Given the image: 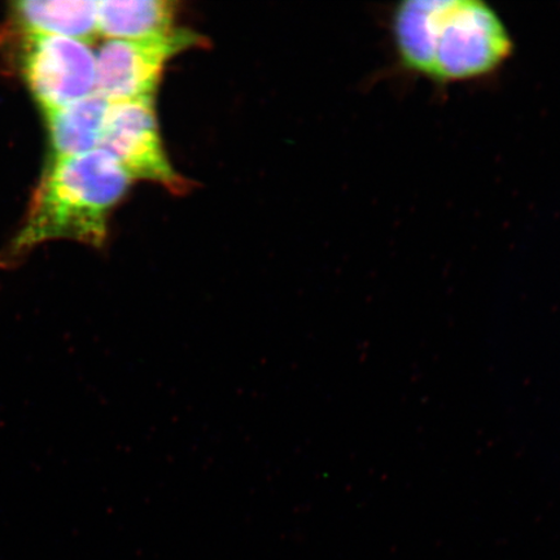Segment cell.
Wrapping results in <instances>:
<instances>
[{
  "mask_svg": "<svg viewBox=\"0 0 560 560\" xmlns=\"http://www.w3.org/2000/svg\"><path fill=\"white\" fill-rule=\"evenodd\" d=\"M388 21L398 65L440 86L486 80L515 51L506 21L482 0H404Z\"/></svg>",
  "mask_w": 560,
  "mask_h": 560,
  "instance_id": "1",
  "label": "cell"
},
{
  "mask_svg": "<svg viewBox=\"0 0 560 560\" xmlns=\"http://www.w3.org/2000/svg\"><path fill=\"white\" fill-rule=\"evenodd\" d=\"M131 180L124 166L102 149L54 159L3 262L11 264L34 245L52 240L102 248L108 217L128 192Z\"/></svg>",
  "mask_w": 560,
  "mask_h": 560,
  "instance_id": "2",
  "label": "cell"
},
{
  "mask_svg": "<svg viewBox=\"0 0 560 560\" xmlns=\"http://www.w3.org/2000/svg\"><path fill=\"white\" fill-rule=\"evenodd\" d=\"M206 45L201 35L185 30L139 39H110L96 56L95 93L110 104L153 97L167 61Z\"/></svg>",
  "mask_w": 560,
  "mask_h": 560,
  "instance_id": "3",
  "label": "cell"
},
{
  "mask_svg": "<svg viewBox=\"0 0 560 560\" xmlns=\"http://www.w3.org/2000/svg\"><path fill=\"white\" fill-rule=\"evenodd\" d=\"M100 145L131 178L153 182L174 195L190 190V182L174 170L166 156L153 97L112 103Z\"/></svg>",
  "mask_w": 560,
  "mask_h": 560,
  "instance_id": "4",
  "label": "cell"
},
{
  "mask_svg": "<svg viewBox=\"0 0 560 560\" xmlns=\"http://www.w3.org/2000/svg\"><path fill=\"white\" fill-rule=\"evenodd\" d=\"M23 70L45 114L79 102L95 90L96 58L86 42L79 39L27 34Z\"/></svg>",
  "mask_w": 560,
  "mask_h": 560,
  "instance_id": "5",
  "label": "cell"
},
{
  "mask_svg": "<svg viewBox=\"0 0 560 560\" xmlns=\"http://www.w3.org/2000/svg\"><path fill=\"white\" fill-rule=\"evenodd\" d=\"M110 103L91 94L67 107L47 112L54 159L82 155L101 144Z\"/></svg>",
  "mask_w": 560,
  "mask_h": 560,
  "instance_id": "6",
  "label": "cell"
},
{
  "mask_svg": "<svg viewBox=\"0 0 560 560\" xmlns=\"http://www.w3.org/2000/svg\"><path fill=\"white\" fill-rule=\"evenodd\" d=\"M175 3L165 0L97 2V32L112 39H139L173 31Z\"/></svg>",
  "mask_w": 560,
  "mask_h": 560,
  "instance_id": "7",
  "label": "cell"
},
{
  "mask_svg": "<svg viewBox=\"0 0 560 560\" xmlns=\"http://www.w3.org/2000/svg\"><path fill=\"white\" fill-rule=\"evenodd\" d=\"M15 15L27 32L85 40L97 32V2L86 0H27L15 4Z\"/></svg>",
  "mask_w": 560,
  "mask_h": 560,
  "instance_id": "8",
  "label": "cell"
}]
</instances>
